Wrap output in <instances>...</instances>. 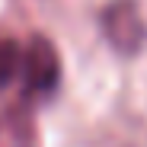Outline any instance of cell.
Segmentation results:
<instances>
[{
	"mask_svg": "<svg viewBox=\"0 0 147 147\" xmlns=\"http://www.w3.org/2000/svg\"><path fill=\"white\" fill-rule=\"evenodd\" d=\"M19 74L26 96H51L61 83V55L55 42L45 35H32L19 58Z\"/></svg>",
	"mask_w": 147,
	"mask_h": 147,
	"instance_id": "obj_1",
	"label": "cell"
},
{
	"mask_svg": "<svg viewBox=\"0 0 147 147\" xmlns=\"http://www.w3.org/2000/svg\"><path fill=\"white\" fill-rule=\"evenodd\" d=\"M102 32L118 55H138L147 38L144 16L134 0H112L102 13Z\"/></svg>",
	"mask_w": 147,
	"mask_h": 147,
	"instance_id": "obj_2",
	"label": "cell"
},
{
	"mask_svg": "<svg viewBox=\"0 0 147 147\" xmlns=\"http://www.w3.org/2000/svg\"><path fill=\"white\" fill-rule=\"evenodd\" d=\"M0 147H38V128L29 109L10 106L0 112Z\"/></svg>",
	"mask_w": 147,
	"mask_h": 147,
	"instance_id": "obj_3",
	"label": "cell"
},
{
	"mask_svg": "<svg viewBox=\"0 0 147 147\" xmlns=\"http://www.w3.org/2000/svg\"><path fill=\"white\" fill-rule=\"evenodd\" d=\"M19 45L13 38H0V90H3L7 83L16 80V74H19Z\"/></svg>",
	"mask_w": 147,
	"mask_h": 147,
	"instance_id": "obj_4",
	"label": "cell"
}]
</instances>
